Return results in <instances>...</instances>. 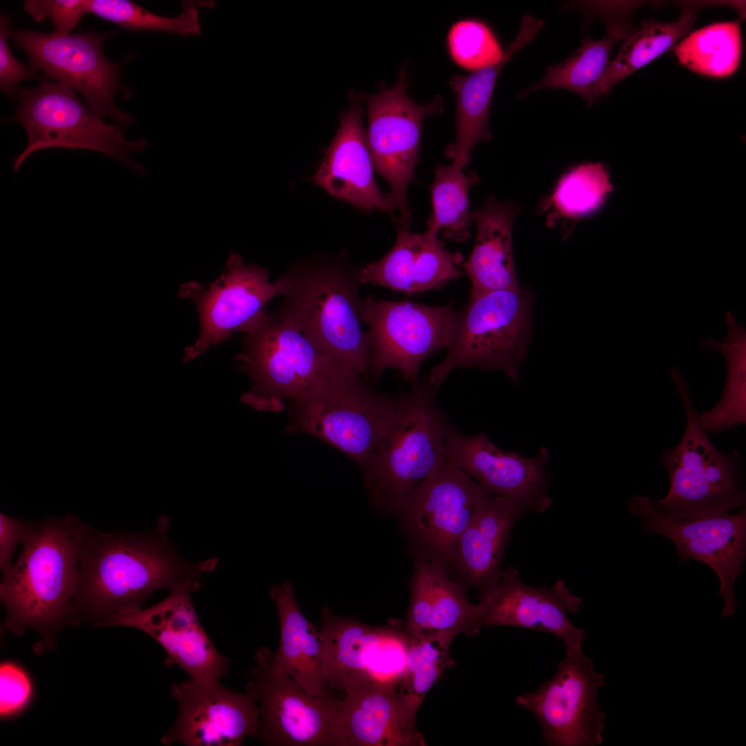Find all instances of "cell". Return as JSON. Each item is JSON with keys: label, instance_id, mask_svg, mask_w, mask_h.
I'll use <instances>...</instances> for the list:
<instances>
[{"label": "cell", "instance_id": "obj_1", "mask_svg": "<svg viewBox=\"0 0 746 746\" xmlns=\"http://www.w3.org/2000/svg\"><path fill=\"white\" fill-rule=\"evenodd\" d=\"M169 517L161 516L155 528L144 533H102L87 525L78 562V582L72 604V624L96 626L113 615L142 608L155 591L200 588L204 573L219 559L189 562L166 536Z\"/></svg>", "mask_w": 746, "mask_h": 746}, {"label": "cell", "instance_id": "obj_2", "mask_svg": "<svg viewBox=\"0 0 746 746\" xmlns=\"http://www.w3.org/2000/svg\"><path fill=\"white\" fill-rule=\"evenodd\" d=\"M361 269L343 254L298 260L274 283L283 300L272 314L364 377L370 375V345L362 326Z\"/></svg>", "mask_w": 746, "mask_h": 746}, {"label": "cell", "instance_id": "obj_3", "mask_svg": "<svg viewBox=\"0 0 746 746\" xmlns=\"http://www.w3.org/2000/svg\"><path fill=\"white\" fill-rule=\"evenodd\" d=\"M87 524L73 515L51 516L26 522L23 549L2 575L3 627L15 634L36 631L41 651L55 644L54 635L72 624V604L78 582V562Z\"/></svg>", "mask_w": 746, "mask_h": 746}, {"label": "cell", "instance_id": "obj_4", "mask_svg": "<svg viewBox=\"0 0 746 746\" xmlns=\"http://www.w3.org/2000/svg\"><path fill=\"white\" fill-rule=\"evenodd\" d=\"M399 396L390 423L361 470L371 505L391 516L446 461V438L452 426L425 381Z\"/></svg>", "mask_w": 746, "mask_h": 746}, {"label": "cell", "instance_id": "obj_5", "mask_svg": "<svg viewBox=\"0 0 746 746\" xmlns=\"http://www.w3.org/2000/svg\"><path fill=\"white\" fill-rule=\"evenodd\" d=\"M682 401L687 425L679 443L665 448L660 458L669 478V490L655 508L674 519L720 515L745 504L741 465L737 450L720 452L702 427L691 403L687 384L676 369L671 370Z\"/></svg>", "mask_w": 746, "mask_h": 746}, {"label": "cell", "instance_id": "obj_6", "mask_svg": "<svg viewBox=\"0 0 746 746\" xmlns=\"http://www.w3.org/2000/svg\"><path fill=\"white\" fill-rule=\"evenodd\" d=\"M400 396L372 390L343 369L291 401L287 433L311 435L342 452L362 470L390 423Z\"/></svg>", "mask_w": 746, "mask_h": 746}, {"label": "cell", "instance_id": "obj_7", "mask_svg": "<svg viewBox=\"0 0 746 746\" xmlns=\"http://www.w3.org/2000/svg\"><path fill=\"white\" fill-rule=\"evenodd\" d=\"M242 332L236 361L253 385L241 400L256 410L280 412L285 401H294L345 368L265 310Z\"/></svg>", "mask_w": 746, "mask_h": 746}, {"label": "cell", "instance_id": "obj_8", "mask_svg": "<svg viewBox=\"0 0 746 746\" xmlns=\"http://www.w3.org/2000/svg\"><path fill=\"white\" fill-rule=\"evenodd\" d=\"M530 305L520 287L470 291L446 356L425 379L435 393L457 367L499 370L517 381L525 358Z\"/></svg>", "mask_w": 746, "mask_h": 746}, {"label": "cell", "instance_id": "obj_9", "mask_svg": "<svg viewBox=\"0 0 746 746\" xmlns=\"http://www.w3.org/2000/svg\"><path fill=\"white\" fill-rule=\"evenodd\" d=\"M18 95L19 103L13 119L23 126L28 140L25 149L13 161L14 171L35 151L66 148L97 151L142 175L146 173L147 169L132 161L128 153L142 152L147 140H125L122 135L124 126L105 123L79 99L71 88L44 78L37 87L19 88Z\"/></svg>", "mask_w": 746, "mask_h": 746}, {"label": "cell", "instance_id": "obj_10", "mask_svg": "<svg viewBox=\"0 0 746 746\" xmlns=\"http://www.w3.org/2000/svg\"><path fill=\"white\" fill-rule=\"evenodd\" d=\"M247 673L246 689L260 711L258 738L270 746H345L338 699L331 693L309 694L276 662L274 651L258 649Z\"/></svg>", "mask_w": 746, "mask_h": 746}, {"label": "cell", "instance_id": "obj_11", "mask_svg": "<svg viewBox=\"0 0 746 746\" xmlns=\"http://www.w3.org/2000/svg\"><path fill=\"white\" fill-rule=\"evenodd\" d=\"M15 45L22 48L32 70L78 91L86 106L102 119L109 117L123 126L133 122L132 116L119 110L113 102L115 93L130 97L131 90L120 81L122 66L132 58L115 63L104 55V41L112 32L89 30L81 33H44L19 28L10 29Z\"/></svg>", "mask_w": 746, "mask_h": 746}, {"label": "cell", "instance_id": "obj_12", "mask_svg": "<svg viewBox=\"0 0 746 746\" xmlns=\"http://www.w3.org/2000/svg\"><path fill=\"white\" fill-rule=\"evenodd\" d=\"M409 84L403 67L392 87L361 96L367 108L365 135L374 169L390 186L388 202L393 214L399 213L401 229H408L411 221L407 191L421 157L423 121L443 110L441 96L422 104L414 102L406 93Z\"/></svg>", "mask_w": 746, "mask_h": 746}, {"label": "cell", "instance_id": "obj_13", "mask_svg": "<svg viewBox=\"0 0 746 746\" xmlns=\"http://www.w3.org/2000/svg\"><path fill=\"white\" fill-rule=\"evenodd\" d=\"M459 316L451 305L428 306L367 295L362 300L361 318L368 327L370 375L378 381L384 370L393 368L416 385L422 361L451 344Z\"/></svg>", "mask_w": 746, "mask_h": 746}, {"label": "cell", "instance_id": "obj_14", "mask_svg": "<svg viewBox=\"0 0 746 746\" xmlns=\"http://www.w3.org/2000/svg\"><path fill=\"white\" fill-rule=\"evenodd\" d=\"M489 492L446 460L401 501L392 516L404 532L414 557L449 573L458 539L475 505Z\"/></svg>", "mask_w": 746, "mask_h": 746}, {"label": "cell", "instance_id": "obj_15", "mask_svg": "<svg viewBox=\"0 0 746 746\" xmlns=\"http://www.w3.org/2000/svg\"><path fill=\"white\" fill-rule=\"evenodd\" d=\"M604 676L582 650L566 653L557 670L535 691L524 692L516 704L539 722L547 746H595L602 743L606 714L597 702Z\"/></svg>", "mask_w": 746, "mask_h": 746}, {"label": "cell", "instance_id": "obj_16", "mask_svg": "<svg viewBox=\"0 0 746 746\" xmlns=\"http://www.w3.org/2000/svg\"><path fill=\"white\" fill-rule=\"evenodd\" d=\"M627 510L640 517L645 534H659L671 540L680 562L694 560L711 568L719 579L718 595L725 602L721 616L734 615L738 604L734 585L744 571L746 557L745 508L733 514L674 519L658 511L651 497L635 495L628 500Z\"/></svg>", "mask_w": 746, "mask_h": 746}, {"label": "cell", "instance_id": "obj_17", "mask_svg": "<svg viewBox=\"0 0 746 746\" xmlns=\"http://www.w3.org/2000/svg\"><path fill=\"white\" fill-rule=\"evenodd\" d=\"M322 638L329 690L345 694L373 680H390L405 659L403 627L396 621L371 626L322 609Z\"/></svg>", "mask_w": 746, "mask_h": 746}, {"label": "cell", "instance_id": "obj_18", "mask_svg": "<svg viewBox=\"0 0 746 746\" xmlns=\"http://www.w3.org/2000/svg\"><path fill=\"white\" fill-rule=\"evenodd\" d=\"M187 589L169 591L158 603L118 612L96 626L138 629L164 649L166 667L177 666L204 684L220 682L230 669L229 659L215 647L202 626Z\"/></svg>", "mask_w": 746, "mask_h": 746}, {"label": "cell", "instance_id": "obj_19", "mask_svg": "<svg viewBox=\"0 0 746 746\" xmlns=\"http://www.w3.org/2000/svg\"><path fill=\"white\" fill-rule=\"evenodd\" d=\"M277 294L264 268L246 264L235 253L230 254L224 271L213 283L207 286L193 281L183 284L180 296L195 303L200 321V336L185 349L184 361L242 331Z\"/></svg>", "mask_w": 746, "mask_h": 746}, {"label": "cell", "instance_id": "obj_20", "mask_svg": "<svg viewBox=\"0 0 746 746\" xmlns=\"http://www.w3.org/2000/svg\"><path fill=\"white\" fill-rule=\"evenodd\" d=\"M582 599L558 580L553 586L536 588L523 583L518 571H501L499 582L479 596L475 626H504L537 630L560 638L566 653L582 649L586 632L571 623L568 613L579 611Z\"/></svg>", "mask_w": 746, "mask_h": 746}, {"label": "cell", "instance_id": "obj_21", "mask_svg": "<svg viewBox=\"0 0 746 746\" xmlns=\"http://www.w3.org/2000/svg\"><path fill=\"white\" fill-rule=\"evenodd\" d=\"M178 704L174 725L163 745L239 746L247 736L258 738L260 711L249 690L236 692L220 682L204 684L192 678L171 686Z\"/></svg>", "mask_w": 746, "mask_h": 746}, {"label": "cell", "instance_id": "obj_22", "mask_svg": "<svg viewBox=\"0 0 746 746\" xmlns=\"http://www.w3.org/2000/svg\"><path fill=\"white\" fill-rule=\"evenodd\" d=\"M446 458L488 491L517 501L527 511L544 513L552 504L546 447L538 455L526 457L500 448L483 432L466 435L452 426Z\"/></svg>", "mask_w": 746, "mask_h": 746}, {"label": "cell", "instance_id": "obj_23", "mask_svg": "<svg viewBox=\"0 0 746 746\" xmlns=\"http://www.w3.org/2000/svg\"><path fill=\"white\" fill-rule=\"evenodd\" d=\"M374 170L362 124L361 103L352 96L312 180L332 195L361 210L379 209L394 216L388 195L375 180Z\"/></svg>", "mask_w": 746, "mask_h": 746}, {"label": "cell", "instance_id": "obj_24", "mask_svg": "<svg viewBox=\"0 0 746 746\" xmlns=\"http://www.w3.org/2000/svg\"><path fill=\"white\" fill-rule=\"evenodd\" d=\"M526 512L514 499L489 492L475 505L457 543L452 569L466 589L479 596L500 580V566L515 522Z\"/></svg>", "mask_w": 746, "mask_h": 746}, {"label": "cell", "instance_id": "obj_25", "mask_svg": "<svg viewBox=\"0 0 746 746\" xmlns=\"http://www.w3.org/2000/svg\"><path fill=\"white\" fill-rule=\"evenodd\" d=\"M466 589L441 566L414 557L410 600L403 622L406 633L437 637L450 644L458 634H477V604L469 601Z\"/></svg>", "mask_w": 746, "mask_h": 746}, {"label": "cell", "instance_id": "obj_26", "mask_svg": "<svg viewBox=\"0 0 746 746\" xmlns=\"http://www.w3.org/2000/svg\"><path fill=\"white\" fill-rule=\"evenodd\" d=\"M461 260L460 255L448 251L437 235L399 228L391 249L378 261L362 267L361 283L420 293L459 277Z\"/></svg>", "mask_w": 746, "mask_h": 746}, {"label": "cell", "instance_id": "obj_27", "mask_svg": "<svg viewBox=\"0 0 746 746\" xmlns=\"http://www.w3.org/2000/svg\"><path fill=\"white\" fill-rule=\"evenodd\" d=\"M544 26V21L530 15L522 17L516 37L506 48L502 59L497 64L473 71L469 75L453 76L449 84L457 102L456 137L448 144L445 155L463 167L470 159L473 148L491 138L488 117L491 100L504 66L513 56L529 43Z\"/></svg>", "mask_w": 746, "mask_h": 746}, {"label": "cell", "instance_id": "obj_28", "mask_svg": "<svg viewBox=\"0 0 746 746\" xmlns=\"http://www.w3.org/2000/svg\"><path fill=\"white\" fill-rule=\"evenodd\" d=\"M398 680H373L344 694L338 701L345 746H425L409 734L398 712Z\"/></svg>", "mask_w": 746, "mask_h": 746}, {"label": "cell", "instance_id": "obj_29", "mask_svg": "<svg viewBox=\"0 0 746 746\" xmlns=\"http://www.w3.org/2000/svg\"><path fill=\"white\" fill-rule=\"evenodd\" d=\"M518 208L489 195L472 212L477 233L474 246L463 267L472 283L470 291H486L519 288L512 242L513 222Z\"/></svg>", "mask_w": 746, "mask_h": 746}, {"label": "cell", "instance_id": "obj_30", "mask_svg": "<svg viewBox=\"0 0 746 746\" xmlns=\"http://www.w3.org/2000/svg\"><path fill=\"white\" fill-rule=\"evenodd\" d=\"M280 624V644L274 652L276 662L309 694L331 693L327 687L324 651L320 631L302 613L293 584L285 581L269 593Z\"/></svg>", "mask_w": 746, "mask_h": 746}, {"label": "cell", "instance_id": "obj_31", "mask_svg": "<svg viewBox=\"0 0 746 746\" xmlns=\"http://www.w3.org/2000/svg\"><path fill=\"white\" fill-rule=\"evenodd\" d=\"M616 9L613 16L607 17V31L602 38L595 39L586 35L576 51L562 62L548 66L544 76L520 91L518 97L544 88H564L578 94L591 106L595 102L596 86L609 64L612 49L635 30L629 22L627 12Z\"/></svg>", "mask_w": 746, "mask_h": 746}, {"label": "cell", "instance_id": "obj_32", "mask_svg": "<svg viewBox=\"0 0 746 746\" xmlns=\"http://www.w3.org/2000/svg\"><path fill=\"white\" fill-rule=\"evenodd\" d=\"M450 644L437 637L407 634L405 663L397 680L396 702L403 728L419 739L424 738L416 727L417 713L428 691L455 664L449 653Z\"/></svg>", "mask_w": 746, "mask_h": 746}, {"label": "cell", "instance_id": "obj_33", "mask_svg": "<svg viewBox=\"0 0 746 746\" xmlns=\"http://www.w3.org/2000/svg\"><path fill=\"white\" fill-rule=\"evenodd\" d=\"M696 17V10L687 9L673 22L644 21L624 41L618 55L604 70L595 90V101L609 95L620 81L675 46L689 34Z\"/></svg>", "mask_w": 746, "mask_h": 746}, {"label": "cell", "instance_id": "obj_34", "mask_svg": "<svg viewBox=\"0 0 746 746\" xmlns=\"http://www.w3.org/2000/svg\"><path fill=\"white\" fill-rule=\"evenodd\" d=\"M463 167L452 162L437 164L430 186L432 212L427 221V232L457 242L466 240L472 221L470 211L469 190L477 180L476 175L465 173Z\"/></svg>", "mask_w": 746, "mask_h": 746}, {"label": "cell", "instance_id": "obj_35", "mask_svg": "<svg viewBox=\"0 0 746 746\" xmlns=\"http://www.w3.org/2000/svg\"><path fill=\"white\" fill-rule=\"evenodd\" d=\"M674 52L681 64L697 73L729 76L741 58L740 22L716 23L694 31L675 46Z\"/></svg>", "mask_w": 746, "mask_h": 746}, {"label": "cell", "instance_id": "obj_36", "mask_svg": "<svg viewBox=\"0 0 746 746\" xmlns=\"http://www.w3.org/2000/svg\"><path fill=\"white\" fill-rule=\"evenodd\" d=\"M729 334L725 343L717 347L727 362V379L719 401L710 410L698 415L707 432H718L746 421L745 334L734 319H727Z\"/></svg>", "mask_w": 746, "mask_h": 746}, {"label": "cell", "instance_id": "obj_37", "mask_svg": "<svg viewBox=\"0 0 746 746\" xmlns=\"http://www.w3.org/2000/svg\"><path fill=\"white\" fill-rule=\"evenodd\" d=\"M181 13L167 17L151 12L128 0H88V14L130 31H157L182 36L200 34L198 9L195 3L184 1Z\"/></svg>", "mask_w": 746, "mask_h": 746}, {"label": "cell", "instance_id": "obj_38", "mask_svg": "<svg viewBox=\"0 0 746 746\" xmlns=\"http://www.w3.org/2000/svg\"><path fill=\"white\" fill-rule=\"evenodd\" d=\"M612 189L602 164H584L562 177L548 202L560 216L575 219L599 208Z\"/></svg>", "mask_w": 746, "mask_h": 746}, {"label": "cell", "instance_id": "obj_39", "mask_svg": "<svg viewBox=\"0 0 746 746\" xmlns=\"http://www.w3.org/2000/svg\"><path fill=\"white\" fill-rule=\"evenodd\" d=\"M449 54L458 66L472 71L494 65L504 52L488 28L475 20H460L449 30Z\"/></svg>", "mask_w": 746, "mask_h": 746}, {"label": "cell", "instance_id": "obj_40", "mask_svg": "<svg viewBox=\"0 0 746 746\" xmlns=\"http://www.w3.org/2000/svg\"><path fill=\"white\" fill-rule=\"evenodd\" d=\"M32 696V684L24 669L12 661L3 662L0 667L1 717L19 714L30 705Z\"/></svg>", "mask_w": 746, "mask_h": 746}, {"label": "cell", "instance_id": "obj_41", "mask_svg": "<svg viewBox=\"0 0 746 746\" xmlns=\"http://www.w3.org/2000/svg\"><path fill=\"white\" fill-rule=\"evenodd\" d=\"M23 8L36 21L50 19L59 33H70L88 14V0H26Z\"/></svg>", "mask_w": 746, "mask_h": 746}, {"label": "cell", "instance_id": "obj_42", "mask_svg": "<svg viewBox=\"0 0 746 746\" xmlns=\"http://www.w3.org/2000/svg\"><path fill=\"white\" fill-rule=\"evenodd\" d=\"M10 15L0 17V88L10 98L17 97L19 84L23 80L37 77L34 70L28 68L13 56L8 43L10 35Z\"/></svg>", "mask_w": 746, "mask_h": 746}, {"label": "cell", "instance_id": "obj_43", "mask_svg": "<svg viewBox=\"0 0 746 746\" xmlns=\"http://www.w3.org/2000/svg\"><path fill=\"white\" fill-rule=\"evenodd\" d=\"M26 522L21 518L0 513V569L2 575L12 566V556L17 546L23 542Z\"/></svg>", "mask_w": 746, "mask_h": 746}]
</instances>
